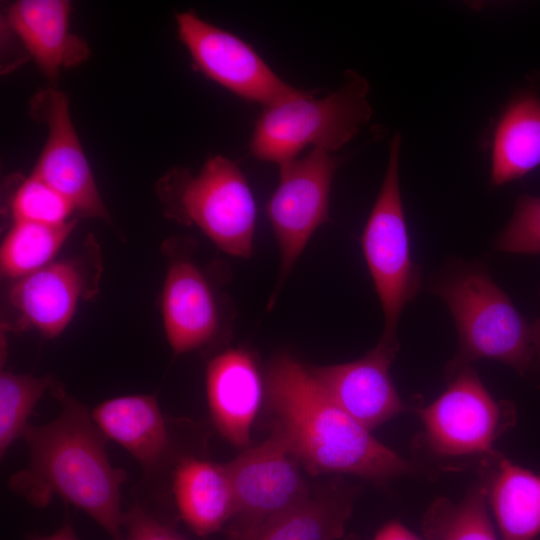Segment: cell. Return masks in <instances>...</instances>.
<instances>
[{"instance_id":"1","label":"cell","mask_w":540,"mask_h":540,"mask_svg":"<svg viewBox=\"0 0 540 540\" xmlns=\"http://www.w3.org/2000/svg\"><path fill=\"white\" fill-rule=\"evenodd\" d=\"M50 389L60 412L50 422L27 426L22 437L28 464L10 477L8 487L37 508L59 497L85 512L112 540H123L121 486L126 473L111 464L108 439L86 407L60 384L53 382Z\"/></svg>"},{"instance_id":"2","label":"cell","mask_w":540,"mask_h":540,"mask_svg":"<svg viewBox=\"0 0 540 540\" xmlns=\"http://www.w3.org/2000/svg\"><path fill=\"white\" fill-rule=\"evenodd\" d=\"M265 397L278 432L304 470L314 476L350 474L384 483L414 467L344 411L293 356L269 363Z\"/></svg>"},{"instance_id":"3","label":"cell","mask_w":540,"mask_h":540,"mask_svg":"<svg viewBox=\"0 0 540 540\" xmlns=\"http://www.w3.org/2000/svg\"><path fill=\"white\" fill-rule=\"evenodd\" d=\"M429 290L445 302L454 320V361L492 359L521 376L535 365L530 324L483 264L452 260L433 277Z\"/></svg>"},{"instance_id":"4","label":"cell","mask_w":540,"mask_h":540,"mask_svg":"<svg viewBox=\"0 0 540 540\" xmlns=\"http://www.w3.org/2000/svg\"><path fill=\"white\" fill-rule=\"evenodd\" d=\"M367 80L346 70L342 85L315 98L308 91L265 106L255 122L249 150L255 158L278 164L297 158L306 146L329 153L353 139L372 116Z\"/></svg>"},{"instance_id":"5","label":"cell","mask_w":540,"mask_h":540,"mask_svg":"<svg viewBox=\"0 0 540 540\" xmlns=\"http://www.w3.org/2000/svg\"><path fill=\"white\" fill-rule=\"evenodd\" d=\"M157 187L171 218L196 225L229 255H252L256 204L235 162L221 155L210 157L195 176L186 168L175 167Z\"/></svg>"},{"instance_id":"6","label":"cell","mask_w":540,"mask_h":540,"mask_svg":"<svg viewBox=\"0 0 540 540\" xmlns=\"http://www.w3.org/2000/svg\"><path fill=\"white\" fill-rule=\"evenodd\" d=\"M401 135L390 143L385 175L364 227L361 246L378 295L384 329L380 341L399 345L398 325L405 306L421 286V272L413 261L400 190Z\"/></svg>"},{"instance_id":"7","label":"cell","mask_w":540,"mask_h":540,"mask_svg":"<svg viewBox=\"0 0 540 540\" xmlns=\"http://www.w3.org/2000/svg\"><path fill=\"white\" fill-rule=\"evenodd\" d=\"M446 382L442 394L418 410L427 451L441 460L495 454V441L515 422L513 404L495 400L469 363L451 360Z\"/></svg>"},{"instance_id":"8","label":"cell","mask_w":540,"mask_h":540,"mask_svg":"<svg viewBox=\"0 0 540 540\" xmlns=\"http://www.w3.org/2000/svg\"><path fill=\"white\" fill-rule=\"evenodd\" d=\"M225 465L235 500L234 514L226 525L229 540H247L312 492L301 463L274 430Z\"/></svg>"},{"instance_id":"9","label":"cell","mask_w":540,"mask_h":540,"mask_svg":"<svg viewBox=\"0 0 540 540\" xmlns=\"http://www.w3.org/2000/svg\"><path fill=\"white\" fill-rule=\"evenodd\" d=\"M340 159L313 148L302 158L279 165V183L267 215L281 255L280 283L302 254L313 233L329 220V198Z\"/></svg>"},{"instance_id":"10","label":"cell","mask_w":540,"mask_h":540,"mask_svg":"<svg viewBox=\"0 0 540 540\" xmlns=\"http://www.w3.org/2000/svg\"><path fill=\"white\" fill-rule=\"evenodd\" d=\"M175 20L179 39L196 70L239 97L265 107L299 91L238 36L201 19L194 11L177 13Z\"/></svg>"},{"instance_id":"11","label":"cell","mask_w":540,"mask_h":540,"mask_svg":"<svg viewBox=\"0 0 540 540\" xmlns=\"http://www.w3.org/2000/svg\"><path fill=\"white\" fill-rule=\"evenodd\" d=\"M29 107L31 116L48 129L32 174L62 194L76 213L108 221V211L71 120L68 96L47 87L34 94Z\"/></svg>"},{"instance_id":"12","label":"cell","mask_w":540,"mask_h":540,"mask_svg":"<svg viewBox=\"0 0 540 540\" xmlns=\"http://www.w3.org/2000/svg\"><path fill=\"white\" fill-rule=\"evenodd\" d=\"M398 350L399 345L379 341L357 360L306 367L344 411L371 430L407 410L390 374Z\"/></svg>"},{"instance_id":"13","label":"cell","mask_w":540,"mask_h":540,"mask_svg":"<svg viewBox=\"0 0 540 540\" xmlns=\"http://www.w3.org/2000/svg\"><path fill=\"white\" fill-rule=\"evenodd\" d=\"M205 384L214 426L231 444L247 448L265 394L253 354L243 348L221 352L209 361Z\"/></svg>"},{"instance_id":"14","label":"cell","mask_w":540,"mask_h":540,"mask_svg":"<svg viewBox=\"0 0 540 540\" xmlns=\"http://www.w3.org/2000/svg\"><path fill=\"white\" fill-rule=\"evenodd\" d=\"M71 11L65 0H19L6 12L7 27L52 83L62 70L80 65L90 55L86 41L70 30Z\"/></svg>"},{"instance_id":"15","label":"cell","mask_w":540,"mask_h":540,"mask_svg":"<svg viewBox=\"0 0 540 540\" xmlns=\"http://www.w3.org/2000/svg\"><path fill=\"white\" fill-rule=\"evenodd\" d=\"M88 272L78 258L49 263L20 279L9 291V302L23 325L46 337L58 336L72 319L80 297L93 295Z\"/></svg>"},{"instance_id":"16","label":"cell","mask_w":540,"mask_h":540,"mask_svg":"<svg viewBox=\"0 0 540 540\" xmlns=\"http://www.w3.org/2000/svg\"><path fill=\"white\" fill-rule=\"evenodd\" d=\"M167 340L175 354L209 343L219 328L213 292L199 268L188 259L171 263L162 294Z\"/></svg>"},{"instance_id":"17","label":"cell","mask_w":540,"mask_h":540,"mask_svg":"<svg viewBox=\"0 0 540 540\" xmlns=\"http://www.w3.org/2000/svg\"><path fill=\"white\" fill-rule=\"evenodd\" d=\"M108 440L125 449L149 474L157 472L170 450L168 424L153 395L106 400L91 411Z\"/></svg>"},{"instance_id":"18","label":"cell","mask_w":540,"mask_h":540,"mask_svg":"<svg viewBox=\"0 0 540 540\" xmlns=\"http://www.w3.org/2000/svg\"><path fill=\"white\" fill-rule=\"evenodd\" d=\"M540 72L514 93L494 130L491 177L493 186L520 179L540 165Z\"/></svg>"},{"instance_id":"19","label":"cell","mask_w":540,"mask_h":540,"mask_svg":"<svg viewBox=\"0 0 540 540\" xmlns=\"http://www.w3.org/2000/svg\"><path fill=\"white\" fill-rule=\"evenodd\" d=\"M480 463L481 483L502 540H536L540 533V475L498 452Z\"/></svg>"},{"instance_id":"20","label":"cell","mask_w":540,"mask_h":540,"mask_svg":"<svg viewBox=\"0 0 540 540\" xmlns=\"http://www.w3.org/2000/svg\"><path fill=\"white\" fill-rule=\"evenodd\" d=\"M172 492L180 517L198 536L222 529L234 514V492L225 464L182 458L173 471Z\"/></svg>"},{"instance_id":"21","label":"cell","mask_w":540,"mask_h":540,"mask_svg":"<svg viewBox=\"0 0 540 540\" xmlns=\"http://www.w3.org/2000/svg\"><path fill=\"white\" fill-rule=\"evenodd\" d=\"M357 489L329 482L247 540H336L343 536Z\"/></svg>"},{"instance_id":"22","label":"cell","mask_w":540,"mask_h":540,"mask_svg":"<svg viewBox=\"0 0 540 540\" xmlns=\"http://www.w3.org/2000/svg\"><path fill=\"white\" fill-rule=\"evenodd\" d=\"M483 484L474 486L460 501L436 499L422 518L425 540H497L487 510Z\"/></svg>"},{"instance_id":"23","label":"cell","mask_w":540,"mask_h":540,"mask_svg":"<svg viewBox=\"0 0 540 540\" xmlns=\"http://www.w3.org/2000/svg\"><path fill=\"white\" fill-rule=\"evenodd\" d=\"M77 223L59 225L13 222L0 250L3 276L20 279L48 265Z\"/></svg>"},{"instance_id":"24","label":"cell","mask_w":540,"mask_h":540,"mask_svg":"<svg viewBox=\"0 0 540 540\" xmlns=\"http://www.w3.org/2000/svg\"><path fill=\"white\" fill-rule=\"evenodd\" d=\"M50 377L2 371L0 375V455L23 436L34 407L51 388Z\"/></svg>"},{"instance_id":"25","label":"cell","mask_w":540,"mask_h":540,"mask_svg":"<svg viewBox=\"0 0 540 540\" xmlns=\"http://www.w3.org/2000/svg\"><path fill=\"white\" fill-rule=\"evenodd\" d=\"M14 222L47 225L66 223L75 211L73 205L57 190L30 174L14 192L10 202Z\"/></svg>"},{"instance_id":"26","label":"cell","mask_w":540,"mask_h":540,"mask_svg":"<svg viewBox=\"0 0 540 540\" xmlns=\"http://www.w3.org/2000/svg\"><path fill=\"white\" fill-rule=\"evenodd\" d=\"M495 248L514 254H540V196L520 195L513 214L495 239Z\"/></svg>"},{"instance_id":"27","label":"cell","mask_w":540,"mask_h":540,"mask_svg":"<svg viewBox=\"0 0 540 540\" xmlns=\"http://www.w3.org/2000/svg\"><path fill=\"white\" fill-rule=\"evenodd\" d=\"M123 527L126 530L123 540H186L138 503L124 512Z\"/></svg>"},{"instance_id":"28","label":"cell","mask_w":540,"mask_h":540,"mask_svg":"<svg viewBox=\"0 0 540 540\" xmlns=\"http://www.w3.org/2000/svg\"><path fill=\"white\" fill-rule=\"evenodd\" d=\"M372 540H425L420 538L397 520L383 525Z\"/></svg>"},{"instance_id":"29","label":"cell","mask_w":540,"mask_h":540,"mask_svg":"<svg viewBox=\"0 0 540 540\" xmlns=\"http://www.w3.org/2000/svg\"><path fill=\"white\" fill-rule=\"evenodd\" d=\"M27 540H78L70 522H65L61 528L50 535L30 534Z\"/></svg>"},{"instance_id":"30","label":"cell","mask_w":540,"mask_h":540,"mask_svg":"<svg viewBox=\"0 0 540 540\" xmlns=\"http://www.w3.org/2000/svg\"><path fill=\"white\" fill-rule=\"evenodd\" d=\"M532 343L535 353V365L540 363V317L530 324Z\"/></svg>"}]
</instances>
